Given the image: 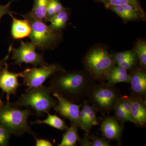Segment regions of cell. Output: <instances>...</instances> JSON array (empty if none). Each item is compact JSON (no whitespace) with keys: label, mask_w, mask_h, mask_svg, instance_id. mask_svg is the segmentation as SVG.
I'll return each instance as SVG.
<instances>
[{"label":"cell","mask_w":146,"mask_h":146,"mask_svg":"<svg viewBox=\"0 0 146 146\" xmlns=\"http://www.w3.org/2000/svg\"><path fill=\"white\" fill-rule=\"evenodd\" d=\"M49 87L66 99L76 104L86 97L88 88L95 83L94 78L81 72L61 71L51 76Z\"/></svg>","instance_id":"1"},{"label":"cell","mask_w":146,"mask_h":146,"mask_svg":"<svg viewBox=\"0 0 146 146\" xmlns=\"http://www.w3.org/2000/svg\"><path fill=\"white\" fill-rule=\"evenodd\" d=\"M32 114L28 107L20 109L9 102L4 104L0 100V125L11 135L18 136L29 133L34 135L27 121Z\"/></svg>","instance_id":"2"},{"label":"cell","mask_w":146,"mask_h":146,"mask_svg":"<svg viewBox=\"0 0 146 146\" xmlns=\"http://www.w3.org/2000/svg\"><path fill=\"white\" fill-rule=\"evenodd\" d=\"M121 96L115 85L104 82L93 84L88 88L86 95L96 111L103 114H108L113 110Z\"/></svg>","instance_id":"3"},{"label":"cell","mask_w":146,"mask_h":146,"mask_svg":"<svg viewBox=\"0 0 146 146\" xmlns=\"http://www.w3.org/2000/svg\"><path fill=\"white\" fill-rule=\"evenodd\" d=\"M52 93L49 86L43 85L27 89L17 102L12 104L18 108L30 106L35 110L36 116H44L57 104V101L51 96Z\"/></svg>","instance_id":"4"},{"label":"cell","mask_w":146,"mask_h":146,"mask_svg":"<svg viewBox=\"0 0 146 146\" xmlns=\"http://www.w3.org/2000/svg\"><path fill=\"white\" fill-rule=\"evenodd\" d=\"M84 63L90 74L100 82L106 80L110 71L115 66L112 56L100 48H95L86 55Z\"/></svg>","instance_id":"5"},{"label":"cell","mask_w":146,"mask_h":146,"mask_svg":"<svg viewBox=\"0 0 146 146\" xmlns=\"http://www.w3.org/2000/svg\"><path fill=\"white\" fill-rule=\"evenodd\" d=\"M29 22L31 31L29 37L39 50L51 48L58 38L57 32L52 30L46 23L31 16L29 13L22 15Z\"/></svg>","instance_id":"6"},{"label":"cell","mask_w":146,"mask_h":146,"mask_svg":"<svg viewBox=\"0 0 146 146\" xmlns=\"http://www.w3.org/2000/svg\"><path fill=\"white\" fill-rule=\"evenodd\" d=\"M65 70L57 64L41 66L39 68H27L21 73V77L23 80V84L31 89L42 86L45 81L55 73Z\"/></svg>","instance_id":"7"},{"label":"cell","mask_w":146,"mask_h":146,"mask_svg":"<svg viewBox=\"0 0 146 146\" xmlns=\"http://www.w3.org/2000/svg\"><path fill=\"white\" fill-rule=\"evenodd\" d=\"M36 46L31 42L21 41V46L18 48H12V58L15 63L21 66L23 63L31 64L35 66H42L48 65L44 58L43 54L36 52Z\"/></svg>","instance_id":"8"},{"label":"cell","mask_w":146,"mask_h":146,"mask_svg":"<svg viewBox=\"0 0 146 146\" xmlns=\"http://www.w3.org/2000/svg\"><path fill=\"white\" fill-rule=\"evenodd\" d=\"M53 96L58 100L57 104L54 108L56 112L61 117L76 124L80 128L79 115L82 103L76 104L66 99L56 93H53Z\"/></svg>","instance_id":"9"},{"label":"cell","mask_w":146,"mask_h":146,"mask_svg":"<svg viewBox=\"0 0 146 146\" xmlns=\"http://www.w3.org/2000/svg\"><path fill=\"white\" fill-rule=\"evenodd\" d=\"M7 63L4 68L0 71V88L3 93H6L7 102H9V97L11 94L16 95V91L20 84L18 81V78L21 76V73H16L8 70Z\"/></svg>","instance_id":"10"},{"label":"cell","mask_w":146,"mask_h":146,"mask_svg":"<svg viewBox=\"0 0 146 146\" xmlns=\"http://www.w3.org/2000/svg\"><path fill=\"white\" fill-rule=\"evenodd\" d=\"M127 97L130 104L132 123L139 127L145 126L146 123V100L132 95Z\"/></svg>","instance_id":"11"},{"label":"cell","mask_w":146,"mask_h":146,"mask_svg":"<svg viewBox=\"0 0 146 146\" xmlns=\"http://www.w3.org/2000/svg\"><path fill=\"white\" fill-rule=\"evenodd\" d=\"M100 130L103 136L108 140L120 142L123 126L116 118L108 117L102 121Z\"/></svg>","instance_id":"12"},{"label":"cell","mask_w":146,"mask_h":146,"mask_svg":"<svg viewBox=\"0 0 146 146\" xmlns=\"http://www.w3.org/2000/svg\"><path fill=\"white\" fill-rule=\"evenodd\" d=\"M130 91L132 96L146 100V74L142 69L137 68L129 74Z\"/></svg>","instance_id":"13"},{"label":"cell","mask_w":146,"mask_h":146,"mask_svg":"<svg viewBox=\"0 0 146 146\" xmlns=\"http://www.w3.org/2000/svg\"><path fill=\"white\" fill-rule=\"evenodd\" d=\"M13 19L11 28V35L14 39H23L29 36L31 32L30 24L27 19L19 20L14 18L11 14Z\"/></svg>","instance_id":"14"},{"label":"cell","mask_w":146,"mask_h":146,"mask_svg":"<svg viewBox=\"0 0 146 146\" xmlns=\"http://www.w3.org/2000/svg\"><path fill=\"white\" fill-rule=\"evenodd\" d=\"M106 82L110 85L115 84L121 82L129 84L130 76L125 69L120 66H115L111 70L107 76Z\"/></svg>","instance_id":"15"},{"label":"cell","mask_w":146,"mask_h":146,"mask_svg":"<svg viewBox=\"0 0 146 146\" xmlns=\"http://www.w3.org/2000/svg\"><path fill=\"white\" fill-rule=\"evenodd\" d=\"M71 123L70 127L66 129L62 136V141L57 146H75L80 140L78 132V126L74 123Z\"/></svg>","instance_id":"16"},{"label":"cell","mask_w":146,"mask_h":146,"mask_svg":"<svg viewBox=\"0 0 146 146\" xmlns=\"http://www.w3.org/2000/svg\"><path fill=\"white\" fill-rule=\"evenodd\" d=\"M52 0H34V5L29 14L38 20L45 22L48 5Z\"/></svg>","instance_id":"17"},{"label":"cell","mask_w":146,"mask_h":146,"mask_svg":"<svg viewBox=\"0 0 146 146\" xmlns=\"http://www.w3.org/2000/svg\"><path fill=\"white\" fill-rule=\"evenodd\" d=\"M46 113L48 115L46 119L44 120H38L31 123L32 124H45L58 130H65L68 129V127L63 119L56 115H51L49 112Z\"/></svg>","instance_id":"18"},{"label":"cell","mask_w":146,"mask_h":146,"mask_svg":"<svg viewBox=\"0 0 146 146\" xmlns=\"http://www.w3.org/2000/svg\"><path fill=\"white\" fill-rule=\"evenodd\" d=\"M106 8L115 12V13L124 21H132L138 18L139 13L143 14L140 11H131L126 9L123 5L110 6Z\"/></svg>","instance_id":"19"},{"label":"cell","mask_w":146,"mask_h":146,"mask_svg":"<svg viewBox=\"0 0 146 146\" xmlns=\"http://www.w3.org/2000/svg\"><path fill=\"white\" fill-rule=\"evenodd\" d=\"M66 9H64L58 13L50 21V25L49 27L54 31L58 32L66 26L69 18Z\"/></svg>","instance_id":"20"},{"label":"cell","mask_w":146,"mask_h":146,"mask_svg":"<svg viewBox=\"0 0 146 146\" xmlns=\"http://www.w3.org/2000/svg\"><path fill=\"white\" fill-rule=\"evenodd\" d=\"M82 106L86 111L87 116V133L89 134L90 130L93 127L98 125L99 121L96 114V110L92 106L89 104L88 101L84 100Z\"/></svg>","instance_id":"21"},{"label":"cell","mask_w":146,"mask_h":146,"mask_svg":"<svg viewBox=\"0 0 146 146\" xmlns=\"http://www.w3.org/2000/svg\"><path fill=\"white\" fill-rule=\"evenodd\" d=\"M82 146H110L111 145L104 138H100L94 135L89 136L86 133L83 138L78 141Z\"/></svg>","instance_id":"22"},{"label":"cell","mask_w":146,"mask_h":146,"mask_svg":"<svg viewBox=\"0 0 146 146\" xmlns=\"http://www.w3.org/2000/svg\"><path fill=\"white\" fill-rule=\"evenodd\" d=\"M96 1L98 2L102 3L106 8L110 6L128 4L143 11L138 0H96Z\"/></svg>","instance_id":"23"},{"label":"cell","mask_w":146,"mask_h":146,"mask_svg":"<svg viewBox=\"0 0 146 146\" xmlns=\"http://www.w3.org/2000/svg\"><path fill=\"white\" fill-rule=\"evenodd\" d=\"M134 51L140 61V64L142 68H146V44L145 42H138L134 47Z\"/></svg>","instance_id":"24"},{"label":"cell","mask_w":146,"mask_h":146,"mask_svg":"<svg viewBox=\"0 0 146 146\" xmlns=\"http://www.w3.org/2000/svg\"><path fill=\"white\" fill-rule=\"evenodd\" d=\"M113 110H115V116L116 119L120 123H123L125 122H131V119L128 116L126 112L119 104L118 102Z\"/></svg>","instance_id":"25"},{"label":"cell","mask_w":146,"mask_h":146,"mask_svg":"<svg viewBox=\"0 0 146 146\" xmlns=\"http://www.w3.org/2000/svg\"><path fill=\"white\" fill-rule=\"evenodd\" d=\"M112 56L115 63L118 65L129 58L137 56L134 51L130 50L115 53Z\"/></svg>","instance_id":"26"},{"label":"cell","mask_w":146,"mask_h":146,"mask_svg":"<svg viewBox=\"0 0 146 146\" xmlns=\"http://www.w3.org/2000/svg\"><path fill=\"white\" fill-rule=\"evenodd\" d=\"M11 135L3 126L0 125V146H8Z\"/></svg>","instance_id":"27"},{"label":"cell","mask_w":146,"mask_h":146,"mask_svg":"<svg viewBox=\"0 0 146 146\" xmlns=\"http://www.w3.org/2000/svg\"><path fill=\"white\" fill-rule=\"evenodd\" d=\"M137 56H133L128 58L123 62L118 64V66H120L126 70H130L133 69L135 65Z\"/></svg>","instance_id":"28"},{"label":"cell","mask_w":146,"mask_h":146,"mask_svg":"<svg viewBox=\"0 0 146 146\" xmlns=\"http://www.w3.org/2000/svg\"><path fill=\"white\" fill-rule=\"evenodd\" d=\"M11 2H9L5 5H0V21L3 16L6 14H11L10 10V5Z\"/></svg>","instance_id":"29"},{"label":"cell","mask_w":146,"mask_h":146,"mask_svg":"<svg viewBox=\"0 0 146 146\" xmlns=\"http://www.w3.org/2000/svg\"><path fill=\"white\" fill-rule=\"evenodd\" d=\"M51 1L56 14L61 11L66 9V8L63 7L59 0H52Z\"/></svg>","instance_id":"30"},{"label":"cell","mask_w":146,"mask_h":146,"mask_svg":"<svg viewBox=\"0 0 146 146\" xmlns=\"http://www.w3.org/2000/svg\"><path fill=\"white\" fill-rule=\"evenodd\" d=\"M36 140V146H52V144L50 141L47 140L42 139H38L35 135H34Z\"/></svg>","instance_id":"31"},{"label":"cell","mask_w":146,"mask_h":146,"mask_svg":"<svg viewBox=\"0 0 146 146\" xmlns=\"http://www.w3.org/2000/svg\"><path fill=\"white\" fill-rule=\"evenodd\" d=\"M12 48V45H11V46H10V48H9V51L8 55L6 56L4 59H3V60H0V71L3 69V66H4L6 63H7V60L8 59L9 57V55L10 54L11 52Z\"/></svg>","instance_id":"32"},{"label":"cell","mask_w":146,"mask_h":146,"mask_svg":"<svg viewBox=\"0 0 146 146\" xmlns=\"http://www.w3.org/2000/svg\"><path fill=\"white\" fill-rule=\"evenodd\" d=\"M16 1V0H12L11 1Z\"/></svg>","instance_id":"33"}]
</instances>
